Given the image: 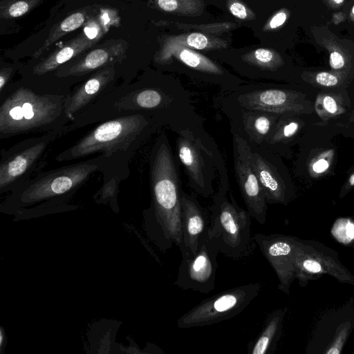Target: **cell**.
Instances as JSON below:
<instances>
[{
    "label": "cell",
    "instance_id": "7",
    "mask_svg": "<svg viewBox=\"0 0 354 354\" xmlns=\"http://www.w3.org/2000/svg\"><path fill=\"white\" fill-rule=\"evenodd\" d=\"M229 191L217 189L212 196L207 239L219 253L241 261L252 254L257 245L251 231L252 216Z\"/></svg>",
    "mask_w": 354,
    "mask_h": 354
},
{
    "label": "cell",
    "instance_id": "16",
    "mask_svg": "<svg viewBox=\"0 0 354 354\" xmlns=\"http://www.w3.org/2000/svg\"><path fill=\"white\" fill-rule=\"evenodd\" d=\"M120 77L126 83L121 66L113 65L98 70L75 86L66 95L64 102L65 113L70 122L117 86Z\"/></svg>",
    "mask_w": 354,
    "mask_h": 354
},
{
    "label": "cell",
    "instance_id": "1",
    "mask_svg": "<svg viewBox=\"0 0 354 354\" xmlns=\"http://www.w3.org/2000/svg\"><path fill=\"white\" fill-rule=\"evenodd\" d=\"M138 113L155 118L172 131L203 120L191 94L179 82L165 75H145L134 82L118 85L78 114L70 125L75 131Z\"/></svg>",
    "mask_w": 354,
    "mask_h": 354
},
{
    "label": "cell",
    "instance_id": "9",
    "mask_svg": "<svg viewBox=\"0 0 354 354\" xmlns=\"http://www.w3.org/2000/svg\"><path fill=\"white\" fill-rule=\"evenodd\" d=\"M128 46L123 39L108 41L62 64L34 89L66 95L75 86L98 70L113 65L122 66L127 59Z\"/></svg>",
    "mask_w": 354,
    "mask_h": 354
},
{
    "label": "cell",
    "instance_id": "29",
    "mask_svg": "<svg viewBox=\"0 0 354 354\" xmlns=\"http://www.w3.org/2000/svg\"><path fill=\"white\" fill-rule=\"evenodd\" d=\"M44 0H2L0 18L8 20L25 15L39 6Z\"/></svg>",
    "mask_w": 354,
    "mask_h": 354
},
{
    "label": "cell",
    "instance_id": "24",
    "mask_svg": "<svg viewBox=\"0 0 354 354\" xmlns=\"http://www.w3.org/2000/svg\"><path fill=\"white\" fill-rule=\"evenodd\" d=\"M93 12V8L87 6L72 12L55 25L43 45L33 54V59H38L56 41L83 26L91 19Z\"/></svg>",
    "mask_w": 354,
    "mask_h": 354
},
{
    "label": "cell",
    "instance_id": "28",
    "mask_svg": "<svg viewBox=\"0 0 354 354\" xmlns=\"http://www.w3.org/2000/svg\"><path fill=\"white\" fill-rule=\"evenodd\" d=\"M155 4L160 10L180 15H200L204 8L201 0H155Z\"/></svg>",
    "mask_w": 354,
    "mask_h": 354
},
{
    "label": "cell",
    "instance_id": "3",
    "mask_svg": "<svg viewBox=\"0 0 354 354\" xmlns=\"http://www.w3.org/2000/svg\"><path fill=\"white\" fill-rule=\"evenodd\" d=\"M129 163L99 154L78 162L39 172L10 192L1 210L17 214L40 213L61 207L95 173L128 168Z\"/></svg>",
    "mask_w": 354,
    "mask_h": 354
},
{
    "label": "cell",
    "instance_id": "8",
    "mask_svg": "<svg viewBox=\"0 0 354 354\" xmlns=\"http://www.w3.org/2000/svg\"><path fill=\"white\" fill-rule=\"evenodd\" d=\"M72 131L73 130L68 123L1 150L0 193L12 192L39 173L46 164V156L51 145Z\"/></svg>",
    "mask_w": 354,
    "mask_h": 354
},
{
    "label": "cell",
    "instance_id": "11",
    "mask_svg": "<svg viewBox=\"0 0 354 354\" xmlns=\"http://www.w3.org/2000/svg\"><path fill=\"white\" fill-rule=\"evenodd\" d=\"M262 283L250 282L208 297L183 314L176 322L179 328L210 326L241 313L256 298Z\"/></svg>",
    "mask_w": 354,
    "mask_h": 354
},
{
    "label": "cell",
    "instance_id": "27",
    "mask_svg": "<svg viewBox=\"0 0 354 354\" xmlns=\"http://www.w3.org/2000/svg\"><path fill=\"white\" fill-rule=\"evenodd\" d=\"M129 169H119L104 174L103 184L94 195L98 203H110L113 207L118 208L117 196L121 181L128 178Z\"/></svg>",
    "mask_w": 354,
    "mask_h": 354
},
{
    "label": "cell",
    "instance_id": "5",
    "mask_svg": "<svg viewBox=\"0 0 354 354\" xmlns=\"http://www.w3.org/2000/svg\"><path fill=\"white\" fill-rule=\"evenodd\" d=\"M147 114H131L102 122L55 157L57 162L71 161L94 154L129 163L139 147L164 127Z\"/></svg>",
    "mask_w": 354,
    "mask_h": 354
},
{
    "label": "cell",
    "instance_id": "6",
    "mask_svg": "<svg viewBox=\"0 0 354 354\" xmlns=\"http://www.w3.org/2000/svg\"><path fill=\"white\" fill-rule=\"evenodd\" d=\"M177 156L188 178L190 187L198 195L209 198L218 188L230 189L225 160L214 138L206 131L203 120L175 130Z\"/></svg>",
    "mask_w": 354,
    "mask_h": 354
},
{
    "label": "cell",
    "instance_id": "4",
    "mask_svg": "<svg viewBox=\"0 0 354 354\" xmlns=\"http://www.w3.org/2000/svg\"><path fill=\"white\" fill-rule=\"evenodd\" d=\"M66 95L44 93L23 84H10L0 93V139L44 133L70 122Z\"/></svg>",
    "mask_w": 354,
    "mask_h": 354
},
{
    "label": "cell",
    "instance_id": "19",
    "mask_svg": "<svg viewBox=\"0 0 354 354\" xmlns=\"http://www.w3.org/2000/svg\"><path fill=\"white\" fill-rule=\"evenodd\" d=\"M182 242L179 247L182 257L194 255L200 242L207 233L209 214L192 194L182 191Z\"/></svg>",
    "mask_w": 354,
    "mask_h": 354
},
{
    "label": "cell",
    "instance_id": "36",
    "mask_svg": "<svg viewBox=\"0 0 354 354\" xmlns=\"http://www.w3.org/2000/svg\"><path fill=\"white\" fill-rule=\"evenodd\" d=\"M287 19V15L285 12L281 11L274 15L269 21L268 28L266 29H275L284 24Z\"/></svg>",
    "mask_w": 354,
    "mask_h": 354
},
{
    "label": "cell",
    "instance_id": "15",
    "mask_svg": "<svg viewBox=\"0 0 354 354\" xmlns=\"http://www.w3.org/2000/svg\"><path fill=\"white\" fill-rule=\"evenodd\" d=\"M173 57L196 79L220 86L222 92L236 90L245 84L214 61L185 46H179L166 51H158L154 56V62L165 66Z\"/></svg>",
    "mask_w": 354,
    "mask_h": 354
},
{
    "label": "cell",
    "instance_id": "13",
    "mask_svg": "<svg viewBox=\"0 0 354 354\" xmlns=\"http://www.w3.org/2000/svg\"><path fill=\"white\" fill-rule=\"evenodd\" d=\"M254 171L268 203H284L292 192V182L281 156L261 146L250 145Z\"/></svg>",
    "mask_w": 354,
    "mask_h": 354
},
{
    "label": "cell",
    "instance_id": "22",
    "mask_svg": "<svg viewBox=\"0 0 354 354\" xmlns=\"http://www.w3.org/2000/svg\"><path fill=\"white\" fill-rule=\"evenodd\" d=\"M253 238L263 257L277 273L282 286L288 278L286 265L292 252L291 243L283 237L273 234L254 233Z\"/></svg>",
    "mask_w": 354,
    "mask_h": 354
},
{
    "label": "cell",
    "instance_id": "37",
    "mask_svg": "<svg viewBox=\"0 0 354 354\" xmlns=\"http://www.w3.org/2000/svg\"><path fill=\"white\" fill-rule=\"evenodd\" d=\"M303 266L307 271L313 273H317L322 271L320 263L315 260H305L303 263Z\"/></svg>",
    "mask_w": 354,
    "mask_h": 354
},
{
    "label": "cell",
    "instance_id": "21",
    "mask_svg": "<svg viewBox=\"0 0 354 354\" xmlns=\"http://www.w3.org/2000/svg\"><path fill=\"white\" fill-rule=\"evenodd\" d=\"M295 113H282L269 138L261 145L281 157L290 154V147L295 143L304 124V116Z\"/></svg>",
    "mask_w": 354,
    "mask_h": 354
},
{
    "label": "cell",
    "instance_id": "34",
    "mask_svg": "<svg viewBox=\"0 0 354 354\" xmlns=\"http://www.w3.org/2000/svg\"><path fill=\"white\" fill-rule=\"evenodd\" d=\"M19 66L17 64L1 65L0 68V93H1L10 83Z\"/></svg>",
    "mask_w": 354,
    "mask_h": 354
},
{
    "label": "cell",
    "instance_id": "12",
    "mask_svg": "<svg viewBox=\"0 0 354 354\" xmlns=\"http://www.w3.org/2000/svg\"><path fill=\"white\" fill-rule=\"evenodd\" d=\"M232 136L234 169L247 210L259 224L266 223L268 203L251 159L248 143Z\"/></svg>",
    "mask_w": 354,
    "mask_h": 354
},
{
    "label": "cell",
    "instance_id": "30",
    "mask_svg": "<svg viewBox=\"0 0 354 354\" xmlns=\"http://www.w3.org/2000/svg\"><path fill=\"white\" fill-rule=\"evenodd\" d=\"M313 83L321 90H340L342 86L341 79L337 75L329 72H319L315 75Z\"/></svg>",
    "mask_w": 354,
    "mask_h": 354
},
{
    "label": "cell",
    "instance_id": "33",
    "mask_svg": "<svg viewBox=\"0 0 354 354\" xmlns=\"http://www.w3.org/2000/svg\"><path fill=\"white\" fill-rule=\"evenodd\" d=\"M228 8L230 12L238 19H252L254 18V14L237 0H230Z\"/></svg>",
    "mask_w": 354,
    "mask_h": 354
},
{
    "label": "cell",
    "instance_id": "25",
    "mask_svg": "<svg viewBox=\"0 0 354 354\" xmlns=\"http://www.w3.org/2000/svg\"><path fill=\"white\" fill-rule=\"evenodd\" d=\"M182 46L197 50H211L227 47V43L218 38L207 37L200 32L169 36L163 39L160 52Z\"/></svg>",
    "mask_w": 354,
    "mask_h": 354
},
{
    "label": "cell",
    "instance_id": "32",
    "mask_svg": "<svg viewBox=\"0 0 354 354\" xmlns=\"http://www.w3.org/2000/svg\"><path fill=\"white\" fill-rule=\"evenodd\" d=\"M333 232L339 241L349 242L354 238V224L349 220H339L335 223Z\"/></svg>",
    "mask_w": 354,
    "mask_h": 354
},
{
    "label": "cell",
    "instance_id": "2",
    "mask_svg": "<svg viewBox=\"0 0 354 354\" xmlns=\"http://www.w3.org/2000/svg\"><path fill=\"white\" fill-rule=\"evenodd\" d=\"M167 134L160 132L149 156L151 204L143 212L148 237L162 252L182 242V187Z\"/></svg>",
    "mask_w": 354,
    "mask_h": 354
},
{
    "label": "cell",
    "instance_id": "26",
    "mask_svg": "<svg viewBox=\"0 0 354 354\" xmlns=\"http://www.w3.org/2000/svg\"><path fill=\"white\" fill-rule=\"evenodd\" d=\"M282 313L274 311L265 319L258 336L248 345L249 354H267L272 349L278 337Z\"/></svg>",
    "mask_w": 354,
    "mask_h": 354
},
{
    "label": "cell",
    "instance_id": "40",
    "mask_svg": "<svg viewBox=\"0 0 354 354\" xmlns=\"http://www.w3.org/2000/svg\"><path fill=\"white\" fill-rule=\"evenodd\" d=\"M352 13L354 15V6H353V7L352 8Z\"/></svg>",
    "mask_w": 354,
    "mask_h": 354
},
{
    "label": "cell",
    "instance_id": "38",
    "mask_svg": "<svg viewBox=\"0 0 354 354\" xmlns=\"http://www.w3.org/2000/svg\"><path fill=\"white\" fill-rule=\"evenodd\" d=\"M354 186V171L352 172V174L349 176L348 178L344 188L346 189H349L351 187Z\"/></svg>",
    "mask_w": 354,
    "mask_h": 354
},
{
    "label": "cell",
    "instance_id": "31",
    "mask_svg": "<svg viewBox=\"0 0 354 354\" xmlns=\"http://www.w3.org/2000/svg\"><path fill=\"white\" fill-rule=\"evenodd\" d=\"M333 154V151L328 150L314 158L309 165L310 174L318 176L326 174L331 165Z\"/></svg>",
    "mask_w": 354,
    "mask_h": 354
},
{
    "label": "cell",
    "instance_id": "10",
    "mask_svg": "<svg viewBox=\"0 0 354 354\" xmlns=\"http://www.w3.org/2000/svg\"><path fill=\"white\" fill-rule=\"evenodd\" d=\"M218 105L259 110L279 114H311L314 104L301 89L270 84H243L237 89L223 92Z\"/></svg>",
    "mask_w": 354,
    "mask_h": 354
},
{
    "label": "cell",
    "instance_id": "35",
    "mask_svg": "<svg viewBox=\"0 0 354 354\" xmlns=\"http://www.w3.org/2000/svg\"><path fill=\"white\" fill-rule=\"evenodd\" d=\"M330 66L335 71L342 69L345 65L344 57L338 52L333 51L330 54Z\"/></svg>",
    "mask_w": 354,
    "mask_h": 354
},
{
    "label": "cell",
    "instance_id": "17",
    "mask_svg": "<svg viewBox=\"0 0 354 354\" xmlns=\"http://www.w3.org/2000/svg\"><path fill=\"white\" fill-rule=\"evenodd\" d=\"M102 34L99 33L95 37H90L84 32L78 35L62 47L26 68L22 73L21 82L35 88L60 66L92 48L100 39Z\"/></svg>",
    "mask_w": 354,
    "mask_h": 354
},
{
    "label": "cell",
    "instance_id": "14",
    "mask_svg": "<svg viewBox=\"0 0 354 354\" xmlns=\"http://www.w3.org/2000/svg\"><path fill=\"white\" fill-rule=\"evenodd\" d=\"M218 254V250L208 241L207 233L205 234L195 254L182 257L174 284L183 290L203 294L212 291L215 288Z\"/></svg>",
    "mask_w": 354,
    "mask_h": 354
},
{
    "label": "cell",
    "instance_id": "39",
    "mask_svg": "<svg viewBox=\"0 0 354 354\" xmlns=\"http://www.w3.org/2000/svg\"><path fill=\"white\" fill-rule=\"evenodd\" d=\"M336 3L341 4L344 0H333Z\"/></svg>",
    "mask_w": 354,
    "mask_h": 354
},
{
    "label": "cell",
    "instance_id": "20",
    "mask_svg": "<svg viewBox=\"0 0 354 354\" xmlns=\"http://www.w3.org/2000/svg\"><path fill=\"white\" fill-rule=\"evenodd\" d=\"M314 111L323 124L344 129L354 122V108L346 88L322 90L316 96Z\"/></svg>",
    "mask_w": 354,
    "mask_h": 354
},
{
    "label": "cell",
    "instance_id": "23",
    "mask_svg": "<svg viewBox=\"0 0 354 354\" xmlns=\"http://www.w3.org/2000/svg\"><path fill=\"white\" fill-rule=\"evenodd\" d=\"M241 62L248 70L243 73L252 79H278L277 74L283 61L273 50L257 48L241 56Z\"/></svg>",
    "mask_w": 354,
    "mask_h": 354
},
{
    "label": "cell",
    "instance_id": "18",
    "mask_svg": "<svg viewBox=\"0 0 354 354\" xmlns=\"http://www.w3.org/2000/svg\"><path fill=\"white\" fill-rule=\"evenodd\" d=\"M219 109L230 122L232 135L239 136L249 145L261 146L272 133L281 115L225 105H219Z\"/></svg>",
    "mask_w": 354,
    "mask_h": 354
}]
</instances>
